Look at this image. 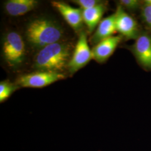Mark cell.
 <instances>
[{
	"mask_svg": "<svg viewBox=\"0 0 151 151\" xmlns=\"http://www.w3.org/2000/svg\"><path fill=\"white\" fill-rule=\"evenodd\" d=\"M71 54L69 44L57 42L43 48L37 54L35 67L39 70L60 73L67 68Z\"/></svg>",
	"mask_w": 151,
	"mask_h": 151,
	"instance_id": "1",
	"label": "cell"
},
{
	"mask_svg": "<svg viewBox=\"0 0 151 151\" xmlns=\"http://www.w3.org/2000/svg\"><path fill=\"white\" fill-rule=\"evenodd\" d=\"M62 29L54 22L38 19L27 26L26 36L32 47L40 49L51 44L59 42L63 36Z\"/></svg>",
	"mask_w": 151,
	"mask_h": 151,
	"instance_id": "2",
	"label": "cell"
},
{
	"mask_svg": "<svg viewBox=\"0 0 151 151\" xmlns=\"http://www.w3.org/2000/svg\"><path fill=\"white\" fill-rule=\"evenodd\" d=\"M2 51L6 62L10 66L15 67L21 65L25 54V46L22 36L15 32L6 34Z\"/></svg>",
	"mask_w": 151,
	"mask_h": 151,
	"instance_id": "3",
	"label": "cell"
},
{
	"mask_svg": "<svg viewBox=\"0 0 151 151\" xmlns=\"http://www.w3.org/2000/svg\"><path fill=\"white\" fill-rule=\"evenodd\" d=\"M128 47L141 68L151 72V32L142 30L134 44Z\"/></svg>",
	"mask_w": 151,
	"mask_h": 151,
	"instance_id": "4",
	"label": "cell"
},
{
	"mask_svg": "<svg viewBox=\"0 0 151 151\" xmlns=\"http://www.w3.org/2000/svg\"><path fill=\"white\" fill-rule=\"evenodd\" d=\"M114 14L116 29L119 35L126 40H136L142 30L135 19L119 4Z\"/></svg>",
	"mask_w": 151,
	"mask_h": 151,
	"instance_id": "5",
	"label": "cell"
},
{
	"mask_svg": "<svg viewBox=\"0 0 151 151\" xmlns=\"http://www.w3.org/2000/svg\"><path fill=\"white\" fill-rule=\"evenodd\" d=\"M65 78V75L61 73L39 70L20 76L16 85L22 87L39 88L47 86Z\"/></svg>",
	"mask_w": 151,
	"mask_h": 151,
	"instance_id": "6",
	"label": "cell"
},
{
	"mask_svg": "<svg viewBox=\"0 0 151 151\" xmlns=\"http://www.w3.org/2000/svg\"><path fill=\"white\" fill-rule=\"evenodd\" d=\"M91 60H93L92 50L88 44L86 34L81 32L67 68L70 74L73 75L86 66Z\"/></svg>",
	"mask_w": 151,
	"mask_h": 151,
	"instance_id": "7",
	"label": "cell"
},
{
	"mask_svg": "<svg viewBox=\"0 0 151 151\" xmlns=\"http://www.w3.org/2000/svg\"><path fill=\"white\" fill-rule=\"evenodd\" d=\"M123 38L120 35H114L95 45L92 49L93 60L99 63H105L114 53Z\"/></svg>",
	"mask_w": 151,
	"mask_h": 151,
	"instance_id": "8",
	"label": "cell"
},
{
	"mask_svg": "<svg viewBox=\"0 0 151 151\" xmlns=\"http://www.w3.org/2000/svg\"><path fill=\"white\" fill-rule=\"evenodd\" d=\"M51 5L63 16L65 20L76 32H78L82 27L83 16L81 9L75 8L63 2L53 1Z\"/></svg>",
	"mask_w": 151,
	"mask_h": 151,
	"instance_id": "9",
	"label": "cell"
},
{
	"mask_svg": "<svg viewBox=\"0 0 151 151\" xmlns=\"http://www.w3.org/2000/svg\"><path fill=\"white\" fill-rule=\"evenodd\" d=\"M117 32L115 25V14L103 19L90 38V42L96 45L103 40L113 37Z\"/></svg>",
	"mask_w": 151,
	"mask_h": 151,
	"instance_id": "10",
	"label": "cell"
},
{
	"mask_svg": "<svg viewBox=\"0 0 151 151\" xmlns=\"http://www.w3.org/2000/svg\"><path fill=\"white\" fill-rule=\"evenodd\" d=\"M106 10L105 2H102L99 5L92 8L82 10L83 22L86 24L90 33L93 32L98 25L103 20L102 17Z\"/></svg>",
	"mask_w": 151,
	"mask_h": 151,
	"instance_id": "11",
	"label": "cell"
},
{
	"mask_svg": "<svg viewBox=\"0 0 151 151\" xmlns=\"http://www.w3.org/2000/svg\"><path fill=\"white\" fill-rule=\"evenodd\" d=\"M38 4L35 0H9L6 2L5 8L11 16H22L34 9Z\"/></svg>",
	"mask_w": 151,
	"mask_h": 151,
	"instance_id": "12",
	"label": "cell"
},
{
	"mask_svg": "<svg viewBox=\"0 0 151 151\" xmlns=\"http://www.w3.org/2000/svg\"><path fill=\"white\" fill-rule=\"evenodd\" d=\"M19 87L17 85L13 84L9 81H1L0 82V103L5 101Z\"/></svg>",
	"mask_w": 151,
	"mask_h": 151,
	"instance_id": "13",
	"label": "cell"
},
{
	"mask_svg": "<svg viewBox=\"0 0 151 151\" xmlns=\"http://www.w3.org/2000/svg\"><path fill=\"white\" fill-rule=\"evenodd\" d=\"M140 17L147 30L151 32V5L143 2L140 9Z\"/></svg>",
	"mask_w": 151,
	"mask_h": 151,
	"instance_id": "14",
	"label": "cell"
},
{
	"mask_svg": "<svg viewBox=\"0 0 151 151\" xmlns=\"http://www.w3.org/2000/svg\"><path fill=\"white\" fill-rule=\"evenodd\" d=\"M118 4L122 6L125 10L134 12L140 10L143 1L139 0H120Z\"/></svg>",
	"mask_w": 151,
	"mask_h": 151,
	"instance_id": "15",
	"label": "cell"
},
{
	"mask_svg": "<svg viewBox=\"0 0 151 151\" xmlns=\"http://www.w3.org/2000/svg\"><path fill=\"white\" fill-rule=\"evenodd\" d=\"M73 2L79 6L82 10L91 9L102 2V1L98 0H75Z\"/></svg>",
	"mask_w": 151,
	"mask_h": 151,
	"instance_id": "16",
	"label": "cell"
},
{
	"mask_svg": "<svg viewBox=\"0 0 151 151\" xmlns=\"http://www.w3.org/2000/svg\"><path fill=\"white\" fill-rule=\"evenodd\" d=\"M143 2L144 4H148V5H151V0H145V1H143Z\"/></svg>",
	"mask_w": 151,
	"mask_h": 151,
	"instance_id": "17",
	"label": "cell"
}]
</instances>
